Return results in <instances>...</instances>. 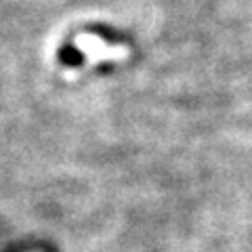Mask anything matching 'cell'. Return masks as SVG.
<instances>
[{
  "instance_id": "1",
  "label": "cell",
  "mask_w": 252,
  "mask_h": 252,
  "mask_svg": "<svg viewBox=\"0 0 252 252\" xmlns=\"http://www.w3.org/2000/svg\"><path fill=\"white\" fill-rule=\"evenodd\" d=\"M76 46L80 49V53L86 57L89 65L101 61H124L128 59V46H116L107 44L105 40L93 36V34H78L76 36Z\"/></svg>"
}]
</instances>
